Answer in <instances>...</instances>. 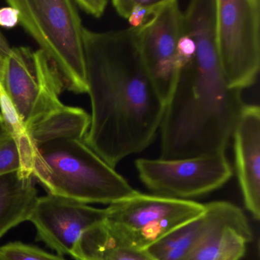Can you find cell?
<instances>
[{
    "mask_svg": "<svg viewBox=\"0 0 260 260\" xmlns=\"http://www.w3.org/2000/svg\"><path fill=\"white\" fill-rule=\"evenodd\" d=\"M83 43L92 109L83 141L115 169L153 143L167 105L144 66L135 28H84Z\"/></svg>",
    "mask_w": 260,
    "mask_h": 260,
    "instance_id": "cell-1",
    "label": "cell"
},
{
    "mask_svg": "<svg viewBox=\"0 0 260 260\" xmlns=\"http://www.w3.org/2000/svg\"><path fill=\"white\" fill-rule=\"evenodd\" d=\"M216 0H193L184 12L194 57L176 75L161 122L162 159L225 154L245 103L228 87L214 48Z\"/></svg>",
    "mask_w": 260,
    "mask_h": 260,
    "instance_id": "cell-2",
    "label": "cell"
},
{
    "mask_svg": "<svg viewBox=\"0 0 260 260\" xmlns=\"http://www.w3.org/2000/svg\"><path fill=\"white\" fill-rule=\"evenodd\" d=\"M31 176L48 194L88 205H109L138 192L83 140H57L36 147Z\"/></svg>",
    "mask_w": 260,
    "mask_h": 260,
    "instance_id": "cell-3",
    "label": "cell"
},
{
    "mask_svg": "<svg viewBox=\"0 0 260 260\" xmlns=\"http://www.w3.org/2000/svg\"><path fill=\"white\" fill-rule=\"evenodd\" d=\"M19 12V23L39 45L63 89L87 93L83 29L71 0H8Z\"/></svg>",
    "mask_w": 260,
    "mask_h": 260,
    "instance_id": "cell-4",
    "label": "cell"
},
{
    "mask_svg": "<svg viewBox=\"0 0 260 260\" xmlns=\"http://www.w3.org/2000/svg\"><path fill=\"white\" fill-rule=\"evenodd\" d=\"M204 204L156 194H136L106 208L103 225L116 243L145 250L176 228L202 215Z\"/></svg>",
    "mask_w": 260,
    "mask_h": 260,
    "instance_id": "cell-5",
    "label": "cell"
},
{
    "mask_svg": "<svg viewBox=\"0 0 260 260\" xmlns=\"http://www.w3.org/2000/svg\"><path fill=\"white\" fill-rule=\"evenodd\" d=\"M214 48L228 87L242 91L260 68L259 0H216Z\"/></svg>",
    "mask_w": 260,
    "mask_h": 260,
    "instance_id": "cell-6",
    "label": "cell"
},
{
    "mask_svg": "<svg viewBox=\"0 0 260 260\" xmlns=\"http://www.w3.org/2000/svg\"><path fill=\"white\" fill-rule=\"evenodd\" d=\"M3 86L28 131L64 108L63 86L40 50L13 48L6 63Z\"/></svg>",
    "mask_w": 260,
    "mask_h": 260,
    "instance_id": "cell-7",
    "label": "cell"
},
{
    "mask_svg": "<svg viewBox=\"0 0 260 260\" xmlns=\"http://www.w3.org/2000/svg\"><path fill=\"white\" fill-rule=\"evenodd\" d=\"M141 182L153 194L190 200L218 189L233 176L225 154L182 159L135 161Z\"/></svg>",
    "mask_w": 260,
    "mask_h": 260,
    "instance_id": "cell-8",
    "label": "cell"
},
{
    "mask_svg": "<svg viewBox=\"0 0 260 260\" xmlns=\"http://www.w3.org/2000/svg\"><path fill=\"white\" fill-rule=\"evenodd\" d=\"M135 29L144 66L167 105L177 75L176 48L185 31L184 12L177 0H164L151 19Z\"/></svg>",
    "mask_w": 260,
    "mask_h": 260,
    "instance_id": "cell-9",
    "label": "cell"
},
{
    "mask_svg": "<svg viewBox=\"0 0 260 260\" xmlns=\"http://www.w3.org/2000/svg\"><path fill=\"white\" fill-rule=\"evenodd\" d=\"M106 208L48 194L38 197L28 221L37 239L57 255H71L83 233L104 220Z\"/></svg>",
    "mask_w": 260,
    "mask_h": 260,
    "instance_id": "cell-10",
    "label": "cell"
},
{
    "mask_svg": "<svg viewBox=\"0 0 260 260\" xmlns=\"http://www.w3.org/2000/svg\"><path fill=\"white\" fill-rule=\"evenodd\" d=\"M237 179L246 210L260 218V109L245 105L233 132Z\"/></svg>",
    "mask_w": 260,
    "mask_h": 260,
    "instance_id": "cell-11",
    "label": "cell"
},
{
    "mask_svg": "<svg viewBox=\"0 0 260 260\" xmlns=\"http://www.w3.org/2000/svg\"><path fill=\"white\" fill-rule=\"evenodd\" d=\"M252 240V231L244 212L232 203L185 260H241Z\"/></svg>",
    "mask_w": 260,
    "mask_h": 260,
    "instance_id": "cell-12",
    "label": "cell"
},
{
    "mask_svg": "<svg viewBox=\"0 0 260 260\" xmlns=\"http://www.w3.org/2000/svg\"><path fill=\"white\" fill-rule=\"evenodd\" d=\"M231 204L226 201L205 204L206 210L202 215L176 228L145 250L156 260H185Z\"/></svg>",
    "mask_w": 260,
    "mask_h": 260,
    "instance_id": "cell-13",
    "label": "cell"
},
{
    "mask_svg": "<svg viewBox=\"0 0 260 260\" xmlns=\"http://www.w3.org/2000/svg\"><path fill=\"white\" fill-rule=\"evenodd\" d=\"M34 178L20 172L0 176V238L10 230L25 221L37 200Z\"/></svg>",
    "mask_w": 260,
    "mask_h": 260,
    "instance_id": "cell-14",
    "label": "cell"
},
{
    "mask_svg": "<svg viewBox=\"0 0 260 260\" xmlns=\"http://www.w3.org/2000/svg\"><path fill=\"white\" fill-rule=\"evenodd\" d=\"M71 255L75 260H156L146 250L116 243L103 222L83 233Z\"/></svg>",
    "mask_w": 260,
    "mask_h": 260,
    "instance_id": "cell-15",
    "label": "cell"
},
{
    "mask_svg": "<svg viewBox=\"0 0 260 260\" xmlns=\"http://www.w3.org/2000/svg\"><path fill=\"white\" fill-rule=\"evenodd\" d=\"M90 124V115L78 107L65 106L28 131L35 147L61 139L83 140Z\"/></svg>",
    "mask_w": 260,
    "mask_h": 260,
    "instance_id": "cell-16",
    "label": "cell"
},
{
    "mask_svg": "<svg viewBox=\"0 0 260 260\" xmlns=\"http://www.w3.org/2000/svg\"><path fill=\"white\" fill-rule=\"evenodd\" d=\"M0 260H67L33 245L12 242L0 246Z\"/></svg>",
    "mask_w": 260,
    "mask_h": 260,
    "instance_id": "cell-17",
    "label": "cell"
},
{
    "mask_svg": "<svg viewBox=\"0 0 260 260\" xmlns=\"http://www.w3.org/2000/svg\"><path fill=\"white\" fill-rule=\"evenodd\" d=\"M22 159L14 138L9 134L0 140V176L22 172Z\"/></svg>",
    "mask_w": 260,
    "mask_h": 260,
    "instance_id": "cell-18",
    "label": "cell"
},
{
    "mask_svg": "<svg viewBox=\"0 0 260 260\" xmlns=\"http://www.w3.org/2000/svg\"><path fill=\"white\" fill-rule=\"evenodd\" d=\"M164 0H136L135 7L127 18L131 28H138L147 23Z\"/></svg>",
    "mask_w": 260,
    "mask_h": 260,
    "instance_id": "cell-19",
    "label": "cell"
},
{
    "mask_svg": "<svg viewBox=\"0 0 260 260\" xmlns=\"http://www.w3.org/2000/svg\"><path fill=\"white\" fill-rule=\"evenodd\" d=\"M196 51V45L194 39L184 31V35L179 39L176 48V69L177 73L194 57Z\"/></svg>",
    "mask_w": 260,
    "mask_h": 260,
    "instance_id": "cell-20",
    "label": "cell"
},
{
    "mask_svg": "<svg viewBox=\"0 0 260 260\" xmlns=\"http://www.w3.org/2000/svg\"><path fill=\"white\" fill-rule=\"evenodd\" d=\"M74 3L77 8L96 19L104 14L109 4L107 0H75Z\"/></svg>",
    "mask_w": 260,
    "mask_h": 260,
    "instance_id": "cell-21",
    "label": "cell"
},
{
    "mask_svg": "<svg viewBox=\"0 0 260 260\" xmlns=\"http://www.w3.org/2000/svg\"><path fill=\"white\" fill-rule=\"evenodd\" d=\"M19 23V12L12 7L0 8V26L12 28Z\"/></svg>",
    "mask_w": 260,
    "mask_h": 260,
    "instance_id": "cell-22",
    "label": "cell"
},
{
    "mask_svg": "<svg viewBox=\"0 0 260 260\" xmlns=\"http://www.w3.org/2000/svg\"><path fill=\"white\" fill-rule=\"evenodd\" d=\"M13 48L10 47L8 41L4 35L0 31V83L4 81V71H5L6 63L10 56Z\"/></svg>",
    "mask_w": 260,
    "mask_h": 260,
    "instance_id": "cell-23",
    "label": "cell"
},
{
    "mask_svg": "<svg viewBox=\"0 0 260 260\" xmlns=\"http://www.w3.org/2000/svg\"><path fill=\"white\" fill-rule=\"evenodd\" d=\"M8 135V131H7V127H6L4 118H3L2 115L0 114V140L5 138Z\"/></svg>",
    "mask_w": 260,
    "mask_h": 260,
    "instance_id": "cell-24",
    "label": "cell"
}]
</instances>
